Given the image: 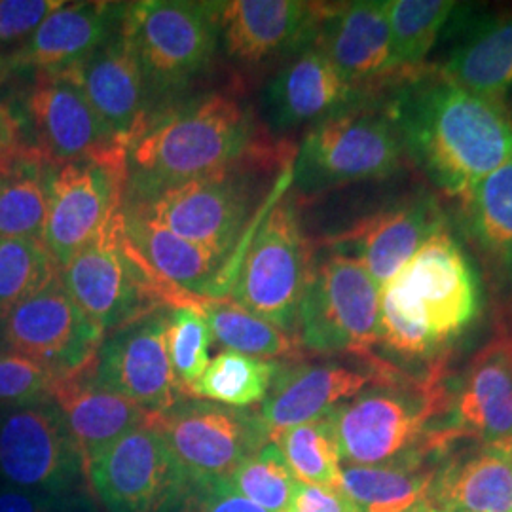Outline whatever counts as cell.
I'll list each match as a JSON object with an SVG mask.
<instances>
[{
	"instance_id": "7bdbcfd3",
	"label": "cell",
	"mask_w": 512,
	"mask_h": 512,
	"mask_svg": "<svg viewBox=\"0 0 512 512\" xmlns=\"http://www.w3.org/2000/svg\"><path fill=\"white\" fill-rule=\"evenodd\" d=\"M27 160L40 162L37 156L25 147L18 118L14 116L12 109L0 103V175L12 173L18 165Z\"/></svg>"
},
{
	"instance_id": "e0dca14e",
	"label": "cell",
	"mask_w": 512,
	"mask_h": 512,
	"mask_svg": "<svg viewBox=\"0 0 512 512\" xmlns=\"http://www.w3.org/2000/svg\"><path fill=\"white\" fill-rule=\"evenodd\" d=\"M171 306L150 311L105 334L93 365L95 384L147 410L164 414L184 397L167 353Z\"/></svg>"
},
{
	"instance_id": "1f68e13d",
	"label": "cell",
	"mask_w": 512,
	"mask_h": 512,
	"mask_svg": "<svg viewBox=\"0 0 512 512\" xmlns=\"http://www.w3.org/2000/svg\"><path fill=\"white\" fill-rule=\"evenodd\" d=\"M465 198L473 241L495 264L512 268V158L484 177Z\"/></svg>"
},
{
	"instance_id": "8992f818",
	"label": "cell",
	"mask_w": 512,
	"mask_h": 512,
	"mask_svg": "<svg viewBox=\"0 0 512 512\" xmlns=\"http://www.w3.org/2000/svg\"><path fill=\"white\" fill-rule=\"evenodd\" d=\"M403 143L389 109L359 101L311 126L296 152L293 181L304 196L393 175Z\"/></svg>"
},
{
	"instance_id": "9a60e30c",
	"label": "cell",
	"mask_w": 512,
	"mask_h": 512,
	"mask_svg": "<svg viewBox=\"0 0 512 512\" xmlns=\"http://www.w3.org/2000/svg\"><path fill=\"white\" fill-rule=\"evenodd\" d=\"M86 475L109 512L181 511L190 488L181 463L150 423L116 440Z\"/></svg>"
},
{
	"instance_id": "d6a6232c",
	"label": "cell",
	"mask_w": 512,
	"mask_h": 512,
	"mask_svg": "<svg viewBox=\"0 0 512 512\" xmlns=\"http://www.w3.org/2000/svg\"><path fill=\"white\" fill-rule=\"evenodd\" d=\"M202 310L213 340L230 351L264 361H277L296 353L298 346L291 334L228 298L203 300Z\"/></svg>"
},
{
	"instance_id": "f6af8a7d",
	"label": "cell",
	"mask_w": 512,
	"mask_h": 512,
	"mask_svg": "<svg viewBox=\"0 0 512 512\" xmlns=\"http://www.w3.org/2000/svg\"><path fill=\"white\" fill-rule=\"evenodd\" d=\"M69 497L73 495L59 497L0 484V512H57Z\"/></svg>"
},
{
	"instance_id": "ffe728a7",
	"label": "cell",
	"mask_w": 512,
	"mask_h": 512,
	"mask_svg": "<svg viewBox=\"0 0 512 512\" xmlns=\"http://www.w3.org/2000/svg\"><path fill=\"white\" fill-rule=\"evenodd\" d=\"M63 71L71 74L110 137L126 152L152 114V97L139 59L122 29L93 54Z\"/></svg>"
},
{
	"instance_id": "52a82bcc",
	"label": "cell",
	"mask_w": 512,
	"mask_h": 512,
	"mask_svg": "<svg viewBox=\"0 0 512 512\" xmlns=\"http://www.w3.org/2000/svg\"><path fill=\"white\" fill-rule=\"evenodd\" d=\"M120 29L139 59L150 97L186 88L211 67L220 48L217 2H129Z\"/></svg>"
},
{
	"instance_id": "3957f363",
	"label": "cell",
	"mask_w": 512,
	"mask_h": 512,
	"mask_svg": "<svg viewBox=\"0 0 512 512\" xmlns=\"http://www.w3.org/2000/svg\"><path fill=\"white\" fill-rule=\"evenodd\" d=\"M482 310L476 270L444 226L380 293V344L406 359H433Z\"/></svg>"
},
{
	"instance_id": "ee69618b",
	"label": "cell",
	"mask_w": 512,
	"mask_h": 512,
	"mask_svg": "<svg viewBox=\"0 0 512 512\" xmlns=\"http://www.w3.org/2000/svg\"><path fill=\"white\" fill-rule=\"evenodd\" d=\"M287 512H359L338 488L298 484Z\"/></svg>"
},
{
	"instance_id": "d6986e66",
	"label": "cell",
	"mask_w": 512,
	"mask_h": 512,
	"mask_svg": "<svg viewBox=\"0 0 512 512\" xmlns=\"http://www.w3.org/2000/svg\"><path fill=\"white\" fill-rule=\"evenodd\" d=\"M442 226L437 200L431 194H416L359 220L332 239L329 249L357 260L384 287Z\"/></svg>"
},
{
	"instance_id": "d4e9b609",
	"label": "cell",
	"mask_w": 512,
	"mask_h": 512,
	"mask_svg": "<svg viewBox=\"0 0 512 512\" xmlns=\"http://www.w3.org/2000/svg\"><path fill=\"white\" fill-rule=\"evenodd\" d=\"M357 90L340 76L315 44L291 55L264 93V114L274 131L317 124L357 103Z\"/></svg>"
},
{
	"instance_id": "7a4b0ae2",
	"label": "cell",
	"mask_w": 512,
	"mask_h": 512,
	"mask_svg": "<svg viewBox=\"0 0 512 512\" xmlns=\"http://www.w3.org/2000/svg\"><path fill=\"white\" fill-rule=\"evenodd\" d=\"M389 112L404 152L448 196H467L512 158V120L503 107L442 74L404 88Z\"/></svg>"
},
{
	"instance_id": "836d02e7",
	"label": "cell",
	"mask_w": 512,
	"mask_h": 512,
	"mask_svg": "<svg viewBox=\"0 0 512 512\" xmlns=\"http://www.w3.org/2000/svg\"><path fill=\"white\" fill-rule=\"evenodd\" d=\"M48 165L27 160L12 173L0 175V239L44 241Z\"/></svg>"
},
{
	"instance_id": "2e32d148",
	"label": "cell",
	"mask_w": 512,
	"mask_h": 512,
	"mask_svg": "<svg viewBox=\"0 0 512 512\" xmlns=\"http://www.w3.org/2000/svg\"><path fill=\"white\" fill-rule=\"evenodd\" d=\"M46 188L44 245L61 268L122 209L126 164L124 160H74L48 165Z\"/></svg>"
},
{
	"instance_id": "7dc6e473",
	"label": "cell",
	"mask_w": 512,
	"mask_h": 512,
	"mask_svg": "<svg viewBox=\"0 0 512 512\" xmlns=\"http://www.w3.org/2000/svg\"><path fill=\"white\" fill-rule=\"evenodd\" d=\"M414 512H435V511H414Z\"/></svg>"
},
{
	"instance_id": "6da1fadb",
	"label": "cell",
	"mask_w": 512,
	"mask_h": 512,
	"mask_svg": "<svg viewBox=\"0 0 512 512\" xmlns=\"http://www.w3.org/2000/svg\"><path fill=\"white\" fill-rule=\"evenodd\" d=\"M262 160L255 116L236 92H207L152 110L126 147L124 200L143 202L181 184Z\"/></svg>"
},
{
	"instance_id": "5bb4252c",
	"label": "cell",
	"mask_w": 512,
	"mask_h": 512,
	"mask_svg": "<svg viewBox=\"0 0 512 512\" xmlns=\"http://www.w3.org/2000/svg\"><path fill=\"white\" fill-rule=\"evenodd\" d=\"M103 338L59 275L0 319V351L31 359L57 378L90 368Z\"/></svg>"
},
{
	"instance_id": "7402d4cb",
	"label": "cell",
	"mask_w": 512,
	"mask_h": 512,
	"mask_svg": "<svg viewBox=\"0 0 512 512\" xmlns=\"http://www.w3.org/2000/svg\"><path fill=\"white\" fill-rule=\"evenodd\" d=\"M124 8L118 2H63L0 67V82L23 73L63 71L82 61L120 29Z\"/></svg>"
},
{
	"instance_id": "5b68a950",
	"label": "cell",
	"mask_w": 512,
	"mask_h": 512,
	"mask_svg": "<svg viewBox=\"0 0 512 512\" xmlns=\"http://www.w3.org/2000/svg\"><path fill=\"white\" fill-rule=\"evenodd\" d=\"M59 279L105 334L158 308L200 302L150 270L129 241L122 209L92 243L59 268Z\"/></svg>"
},
{
	"instance_id": "f1b7e54d",
	"label": "cell",
	"mask_w": 512,
	"mask_h": 512,
	"mask_svg": "<svg viewBox=\"0 0 512 512\" xmlns=\"http://www.w3.org/2000/svg\"><path fill=\"white\" fill-rule=\"evenodd\" d=\"M440 74L503 107L512 93V14L480 21L452 50Z\"/></svg>"
},
{
	"instance_id": "30bf717a",
	"label": "cell",
	"mask_w": 512,
	"mask_h": 512,
	"mask_svg": "<svg viewBox=\"0 0 512 512\" xmlns=\"http://www.w3.org/2000/svg\"><path fill=\"white\" fill-rule=\"evenodd\" d=\"M18 118L23 141L44 165L74 160H124L126 152L110 137L67 71L31 74L21 93Z\"/></svg>"
},
{
	"instance_id": "d590c367",
	"label": "cell",
	"mask_w": 512,
	"mask_h": 512,
	"mask_svg": "<svg viewBox=\"0 0 512 512\" xmlns=\"http://www.w3.org/2000/svg\"><path fill=\"white\" fill-rule=\"evenodd\" d=\"M456 2L450 0H387L393 55L399 71L416 69L437 44Z\"/></svg>"
},
{
	"instance_id": "ab89813d",
	"label": "cell",
	"mask_w": 512,
	"mask_h": 512,
	"mask_svg": "<svg viewBox=\"0 0 512 512\" xmlns=\"http://www.w3.org/2000/svg\"><path fill=\"white\" fill-rule=\"evenodd\" d=\"M55 376L31 359L0 351V410L52 401Z\"/></svg>"
},
{
	"instance_id": "ac0fdd59",
	"label": "cell",
	"mask_w": 512,
	"mask_h": 512,
	"mask_svg": "<svg viewBox=\"0 0 512 512\" xmlns=\"http://www.w3.org/2000/svg\"><path fill=\"white\" fill-rule=\"evenodd\" d=\"M327 8L300 0L217 2L220 48L243 65L291 57L315 42Z\"/></svg>"
},
{
	"instance_id": "277c9868",
	"label": "cell",
	"mask_w": 512,
	"mask_h": 512,
	"mask_svg": "<svg viewBox=\"0 0 512 512\" xmlns=\"http://www.w3.org/2000/svg\"><path fill=\"white\" fill-rule=\"evenodd\" d=\"M448 399L439 376L401 380L387 372L378 382L330 410L344 465H389L406 459H439L458 435L427 431Z\"/></svg>"
},
{
	"instance_id": "484cf974",
	"label": "cell",
	"mask_w": 512,
	"mask_h": 512,
	"mask_svg": "<svg viewBox=\"0 0 512 512\" xmlns=\"http://www.w3.org/2000/svg\"><path fill=\"white\" fill-rule=\"evenodd\" d=\"M452 406L459 435L512 446V332L495 336L476 353Z\"/></svg>"
},
{
	"instance_id": "4316f807",
	"label": "cell",
	"mask_w": 512,
	"mask_h": 512,
	"mask_svg": "<svg viewBox=\"0 0 512 512\" xmlns=\"http://www.w3.org/2000/svg\"><path fill=\"white\" fill-rule=\"evenodd\" d=\"M93 365L57 378L52 389V401L67 421L86 471L116 440L150 420V414L141 406L95 384Z\"/></svg>"
},
{
	"instance_id": "4dcf8cb0",
	"label": "cell",
	"mask_w": 512,
	"mask_h": 512,
	"mask_svg": "<svg viewBox=\"0 0 512 512\" xmlns=\"http://www.w3.org/2000/svg\"><path fill=\"white\" fill-rule=\"evenodd\" d=\"M277 368L275 361L224 349L209 361L202 376L190 385L184 397L245 410L266 399Z\"/></svg>"
},
{
	"instance_id": "ba28073f",
	"label": "cell",
	"mask_w": 512,
	"mask_h": 512,
	"mask_svg": "<svg viewBox=\"0 0 512 512\" xmlns=\"http://www.w3.org/2000/svg\"><path fill=\"white\" fill-rule=\"evenodd\" d=\"M380 293L357 260L327 251L311 262L300 300V346L319 355H368L380 344Z\"/></svg>"
},
{
	"instance_id": "e575fe53",
	"label": "cell",
	"mask_w": 512,
	"mask_h": 512,
	"mask_svg": "<svg viewBox=\"0 0 512 512\" xmlns=\"http://www.w3.org/2000/svg\"><path fill=\"white\" fill-rule=\"evenodd\" d=\"M272 440L298 482L338 488L342 459L329 414L319 420L289 427Z\"/></svg>"
},
{
	"instance_id": "44dd1931",
	"label": "cell",
	"mask_w": 512,
	"mask_h": 512,
	"mask_svg": "<svg viewBox=\"0 0 512 512\" xmlns=\"http://www.w3.org/2000/svg\"><path fill=\"white\" fill-rule=\"evenodd\" d=\"M357 92L399 73L387 0L329 4L313 42Z\"/></svg>"
},
{
	"instance_id": "7c38bea8",
	"label": "cell",
	"mask_w": 512,
	"mask_h": 512,
	"mask_svg": "<svg viewBox=\"0 0 512 512\" xmlns=\"http://www.w3.org/2000/svg\"><path fill=\"white\" fill-rule=\"evenodd\" d=\"M124 205L173 234L234 260L253 217L255 196L249 173L238 165L143 202L124 200Z\"/></svg>"
},
{
	"instance_id": "9c48e42d",
	"label": "cell",
	"mask_w": 512,
	"mask_h": 512,
	"mask_svg": "<svg viewBox=\"0 0 512 512\" xmlns=\"http://www.w3.org/2000/svg\"><path fill=\"white\" fill-rule=\"evenodd\" d=\"M311 256L293 198L287 196L255 222V234L239 266L230 300L277 329L294 334Z\"/></svg>"
},
{
	"instance_id": "603a6c76",
	"label": "cell",
	"mask_w": 512,
	"mask_h": 512,
	"mask_svg": "<svg viewBox=\"0 0 512 512\" xmlns=\"http://www.w3.org/2000/svg\"><path fill=\"white\" fill-rule=\"evenodd\" d=\"M391 366L361 370L338 363H298L277 368L272 387L262 401L260 418L270 439L281 431L319 420L338 404L378 382Z\"/></svg>"
},
{
	"instance_id": "f546056e",
	"label": "cell",
	"mask_w": 512,
	"mask_h": 512,
	"mask_svg": "<svg viewBox=\"0 0 512 512\" xmlns=\"http://www.w3.org/2000/svg\"><path fill=\"white\" fill-rule=\"evenodd\" d=\"M439 459H406L389 465H344L338 490L359 512H414L439 471Z\"/></svg>"
},
{
	"instance_id": "b9f144b4",
	"label": "cell",
	"mask_w": 512,
	"mask_h": 512,
	"mask_svg": "<svg viewBox=\"0 0 512 512\" xmlns=\"http://www.w3.org/2000/svg\"><path fill=\"white\" fill-rule=\"evenodd\" d=\"M181 512H268L234 490L226 478L190 482Z\"/></svg>"
},
{
	"instance_id": "60d3db41",
	"label": "cell",
	"mask_w": 512,
	"mask_h": 512,
	"mask_svg": "<svg viewBox=\"0 0 512 512\" xmlns=\"http://www.w3.org/2000/svg\"><path fill=\"white\" fill-rule=\"evenodd\" d=\"M63 0H0V67L27 44Z\"/></svg>"
},
{
	"instance_id": "83f0119b",
	"label": "cell",
	"mask_w": 512,
	"mask_h": 512,
	"mask_svg": "<svg viewBox=\"0 0 512 512\" xmlns=\"http://www.w3.org/2000/svg\"><path fill=\"white\" fill-rule=\"evenodd\" d=\"M420 511L512 512V446L482 444L440 465Z\"/></svg>"
},
{
	"instance_id": "74e56055",
	"label": "cell",
	"mask_w": 512,
	"mask_h": 512,
	"mask_svg": "<svg viewBox=\"0 0 512 512\" xmlns=\"http://www.w3.org/2000/svg\"><path fill=\"white\" fill-rule=\"evenodd\" d=\"M228 482L239 494L268 512H287L300 484L274 440L239 463Z\"/></svg>"
},
{
	"instance_id": "8fae6325",
	"label": "cell",
	"mask_w": 512,
	"mask_h": 512,
	"mask_svg": "<svg viewBox=\"0 0 512 512\" xmlns=\"http://www.w3.org/2000/svg\"><path fill=\"white\" fill-rule=\"evenodd\" d=\"M148 423L164 437L190 482L228 480L239 463L272 440L260 412L190 397L150 416Z\"/></svg>"
},
{
	"instance_id": "f35d334b",
	"label": "cell",
	"mask_w": 512,
	"mask_h": 512,
	"mask_svg": "<svg viewBox=\"0 0 512 512\" xmlns=\"http://www.w3.org/2000/svg\"><path fill=\"white\" fill-rule=\"evenodd\" d=\"M213 336L207 325L202 302L171 306L167 325V353L175 380L186 395L209 365V348Z\"/></svg>"
},
{
	"instance_id": "8d00e7d4",
	"label": "cell",
	"mask_w": 512,
	"mask_h": 512,
	"mask_svg": "<svg viewBox=\"0 0 512 512\" xmlns=\"http://www.w3.org/2000/svg\"><path fill=\"white\" fill-rule=\"evenodd\" d=\"M59 266L40 239H0V319L48 287Z\"/></svg>"
},
{
	"instance_id": "4fadbf2b",
	"label": "cell",
	"mask_w": 512,
	"mask_h": 512,
	"mask_svg": "<svg viewBox=\"0 0 512 512\" xmlns=\"http://www.w3.org/2000/svg\"><path fill=\"white\" fill-rule=\"evenodd\" d=\"M86 465L54 401L0 412V478L8 486L74 495ZM88 476V475H86Z\"/></svg>"
},
{
	"instance_id": "bcb514c9",
	"label": "cell",
	"mask_w": 512,
	"mask_h": 512,
	"mask_svg": "<svg viewBox=\"0 0 512 512\" xmlns=\"http://www.w3.org/2000/svg\"><path fill=\"white\" fill-rule=\"evenodd\" d=\"M92 509H88L86 507V501H84V497H80V494L73 495V497H69L65 503H63V507L59 509L57 512H90Z\"/></svg>"
},
{
	"instance_id": "c3c4849f",
	"label": "cell",
	"mask_w": 512,
	"mask_h": 512,
	"mask_svg": "<svg viewBox=\"0 0 512 512\" xmlns=\"http://www.w3.org/2000/svg\"><path fill=\"white\" fill-rule=\"evenodd\" d=\"M0 412H2V410H0Z\"/></svg>"
},
{
	"instance_id": "cb8c5ba5",
	"label": "cell",
	"mask_w": 512,
	"mask_h": 512,
	"mask_svg": "<svg viewBox=\"0 0 512 512\" xmlns=\"http://www.w3.org/2000/svg\"><path fill=\"white\" fill-rule=\"evenodd\" d=\"M124 228L135 251L169 287L196 300H220L232 291V258L181 238L122 203Z\"/></svg>"
}]
</instances>
